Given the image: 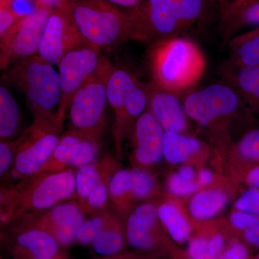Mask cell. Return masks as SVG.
<instances>
[{
	"instance_id": "obj_1",
	"label": "cell",
	"mask_w": 259,
	"mask_h": 259,
	"mask_svg": "<svg viewBox=\"0 0 259 259\" xmlns=\"http://www.w3.org/2000/svg\"><path fill=\"white\" fill-rule=\"evenodd\" d=\"M207 3V0H144L127 15L129 40L153 44L180 36L202 20Z\"/></svg>"
},
{
	"instance_id": "obj_2",
	"label": "cell",
	"mask_w": 259,
	"mask_h": 259,
	"mask_svg": "<svg viewBox=\"0 0 259 259\" xmlns=\"http://www.w3.org/2000/svg\"><path fill=\"white\" fill-rule=\"evenodd\" d=\"M152 82L175 94L187 91L205 71L203 53L187 37L173 36L153 42L148 52Z\"/></svg>"
},
{
	"instance_id": "obj_3",
	"label": "cell",
	"mask_w": 259,
	"mask_h": 259,
	"mask_svg": "<svg viewBox=\"0 0 259 259\" xmlns=\"http://www.w3.org/2000/svg\"><path fill=\"white\" fill-rule=\"evenodd\" d=\"M5 82L21 93L34 120H58L61 102L59 72L39 55L25 58L3 76Z\"/></svg>"
},
{
	"instance_id": "obj_4",
	"label": "cell",
	"mask_w": 259,
	"mask_h": 259,
	"mask_svg": "<svg viewBox=\"0 0 259 259\" xmlns=\"http://www.w3.org/2000/svg\"><path fill=\"white\" fill-rule=\"evenodd\" d=\"M83 40L102 49L129 40L128 18L102 0H76L69 10Z\"/></svg>"
},
{
	"instance_id": "obj_5",
	"label": "cell",
	"mask_w": 259,
	"mask_h": 259,
	"mask_svg": "<svg viewBox=\"0 0 259 259\" xmlns=\"http://www.w3.org/2000/svg\"><path fill=\"white\" fill-rule=\"evenodd\" d=\"M113 66L105 58L96 74L75 94L68 110L70 130L100 141L106 124L107 82Z\"/></svg>"
},
{
	"instance_id": "obj_6",
	"label": "cell",
	"mask_w": 259,
	"mask_h": 259,
	"mask_svg": "<svg viewBox=\"0 0 259 259\" xmlns=\"http://www.w3.org/2000/svg\"><path fill=\"white\" fill-rule=\"evenodd\" d=\"M51 10L37 5L0 35V69H9L18 61L37 55Z\"/></svg>"
},
{
	"instance_id": "obj_7",
	"label": "cell",
	"mask_w": 259,
	"mask_h": 259,
	"mask_svg": "<svg viewBox=\"0 0 259 259\" xmlns=\"http://www.w3.org/2000/svg\"><path fill=\"white\" fill-rule=\"evenodd\" d=\"M61 129L58 120H34L14 141L15 171L23 177L37 175L59 144Z\"/></svg>"
},
{
	"instance_id": "obj_8",
	"label": "cell",
	"mask_w": 259,
	"mask_h": 259,
	"mask_svg": "<svg viewBox=\"0 0 259 259\" xmlns=\"http://www.w3.org/2000/svg\"><path fill=\"white\" fill-rule=\"evenodd\" d=\"M105 59L101 49L84 42L67 53L58 64L61 95L58 120L61 125L75 94L96 74Z\"/></svg>"
},
{
	"instance_id": "obj_9",
	"label": "cell",
	"mask_w": 259,
	"mask_h": 259,
	"mask_svg": "<svg viewBox=\"0 0 259 259\" xmlns=\"http://www.w3.org/2000/svg\"><path fill=\"white\" fill-rule=\"evenodd\" d=\"M36 178L18 194L17 213L51 209L76 192V173L71 168L35 175Z\"/></svg>"
},
{
	"instance_id": "obj_10",
	"label": "cell",
	"mask_w": 259,
	"mask_h": 259,
	"mask_svg": "<svg viewBox=\"0 0 259 259\" xmlns=\"http://www.w3.org/2000/svg\"><path fill=\"white\" fill-rule=\"evenodd\" d=\"M241 97L234 88L213 83L194 92L184 102L187 116L204 125L233 115L241 104Z\"/></svg>"
},
{
	"instance_id": "obj_11",
	"label": "cell",
	"mask_w": 259,
	"mask_h": 259,
	"mask_svg": "<svg viewBox=\"0 0 259 259\" xmlns=\"http://www.w3.org/2000/svg\"><path fill=\"white\" fill-rule=\"evenodd\" d=\"M69 11H51L37 55L54 66L84 42Z\"/></svg>"
},
{
	"instance_id": "obj_12",
	"label": "cell",
	"mask_w": 259,
	"mask_h": 259,
	"mask_svg": "<svg viewBox=\"0 0 259 259\" xmlns=\"http://www.w3.org/2000/svg\"><path fill=\"white\" fill-rule=\"evenodd\" d=\"M146 90L148 111L165 132L182 134L187 127V114L176 94L158 88L153 82L146 85Z\"/></svg>"
},
{
	"instance_id": "obj_13",
	"label": "cell",
	"mask_w": 259,
	"mask_h": 259,
	"mask_svg": "<svg viewBox=\"0 0 259 259\" xmlns=\"http://www.w3.org/2000/svg\"><path fill=\"white\" fill-rule=\"evenodd\" d=\"M164 132L148 110L138 118L134 127V156L140 164L148 166L161 159Z\"/></svg>"
},
{
	"instance_id": "obj_14",
	"label": "cell",
	"mask_w": 259,
	"mask_h": 259,
	"mask_svg": "<svg viewBox=\"0 0 259 259\" xmlns=\"http://www.w3.org/2000/svg\"><path fill=\"white\" fill-rule=\"evenodd\" d=\"M138 81L139 79L130 70L113 66L107 82L108 104L115 113L113 136L117 151H120L121 142L126 133L125 118L127 97Z\"/></svg>"
},
{
	"instance_id": "obj_15",
	"label": "cell",
	"mask_w": 259,
	"mask_h": 259,
	"mask_svg": "<svg viewBox=\"0 0 259 259\" xmlns=\"http://www.w3.org/2000/svg\"><path fill=\"white\" fill-rule=\"evenodd\" d=\"M59 245L49 232L34 226L17 235L13 251L19 259H56Z\"/></svg>"
},
{
	"instance_id": "obj_16",
	"label": "cell",
	"mask_w": 259,
	"mask_h": 259,
	"mask_svg": "<svg viewBox=\"0 0 259 259\" xmlns=\"http://www.w3.org/2000/svg\"><path fill=\"white\" fill-rule=\"evenodd\" d=\"M86 136L74 131L63 135L49 161L42 167L38 174L56 172L67 169L77 156Z\"/></svg>"
},
{
	"instance_id": "obj_17",
	"label": "cell",
	"mask_w": 259,
	"mask_h": 259,
	"mask_svg": "<svg viewBox=\"0 0 259 259\" xmlns=\"http://www.w3.org/2000/svg\"><path fill=\"white\" fill-rule=\"evenodd\" d=\"M232 66H259V26L236 35L228 42Z\"/></svg>"
},
{
	"instance_id": "obj_18",
	"label": "cell",
	"mask_w": 259,
	"mask_h": 259,
	"mask_svg": "<svg viewBox=\"0 0 259 259\" xmlns=\"http://www.w3.org/2000/svg\"><path fill=\"white\" fill-rule=\"evenodd\" d=\"M230 79L241 99L259 112V66L234 67Z\"/></svg>"
},
{
	"instance_id": "obj_19",
	"label": "cell",
	"mask_w": 259,
	"mask_h": 259,
	"mask_svg": "<svg viewBox=\"0 0 259 259\" xmlns=\"http://www.w3.org/2000/svg\"><path fill=\"white\" fill-rule=\"evenodd\" d=\"M201 148L200 141L194 138L167 131L163 135V155L167 161L173 164L187 161L198 153Z\"/></svg>"
},
{
	"instance_id": "obj_20",
	"label": "cell",
	"mask_w": 259,
	"mask_h": 259,
	"mask_svg": "<svg viewBox=\"0 0 259 259\" xmlns=\"http://www.w3.org/2000/svg\"><path fill=\"white\" fill-rule=\"evenodd\" d=\"M20 113L18 104L5 85L0 87V138L1 141L13 139L18 133Z\"/></svg>"
},
{
	"instance_id": "obj_21",
	"label": "cell",
	"mask_w": 259,
	"mask_h": 259,
	"mask_svg": "<svg viewBox=\"0 0 259 259\" xmlns=\"http://www.w3.org/2000/svg\"><path fill=\"white\" fill-rule=\"evenodd\" d=\"M227 202L228 197L222 191H203L191 199L189 209L192 217L196 219L207 220L221 212Z\"/></svg>"
},
{
	"instance_id": "obj_22",
	"label": "cell",
	"mask_w": 259,
	"mask_h": 259,
	"mask_svg": "<svg viewBox=\"0 0 259 259\" xmlns=\"http://www.w3.org/2000/svg\"><path fill=\"white\" fill-rule=\"evenodd\" d=\"M158 218L175 241L183 243L190 236V223L175 204L164 203L158 208Z\"/></svg>"
},
{
	"instance_id": "obj_23",
	"label": "cell",
	"mask_w": 259,
	"mask_h": 259,
	"mask_svg": "<svg viewBox=\"0 0 259 259\" xmlns=\"http://www.w3.org/2000/svg\"><path fill=\"white\" fill-rule=\"evenodd\" d=\"M156 223L141 219L133 213L127 220L126 227V237L130 244L138 249L152 248L154 244L153 229Z\"/></svg>"
},
{
	"instance_id": "obj_24",
	"label": "cell",
	"mask_w": 259,
	"mask_h": 259,
	"mask_svg": "<svg viewBox=\"0 0 259 259\" xmlns=\"http://www.w3.org/2000/svg\"><path fill=\"white\" fill-rule=\"evenodd\" d=\"M83 212L81 205L76 202H66L54 206L44 214L35 226L46 230L51 235L65 226L78 213Z\"/></svg>"
},
{
	"instance_id": "obj_25",
	"label": "cell",
	"mask_w": 259,
	"mask_h": 259,
	"mask_svg": "<svg viewBox=\"0 0 259 259\" xmlns=\"http://www.w3.org/2000/svg\"><path fill=\"white\" fill-rule=\"evenodd\" d=\"M94 250L98 254L112 255L119 253L124 245V237L114 218L94 240Z\"/></svg>"
},
{
	"instance_id": "obj_26",
	"label": "cell",
	"mask_w": 259,
	"mask_h": 259,
	"mask_svg": "<svg viewBox=\"0 0 259 259\" xmlns=\"http://www.w3.org/2000/svg\"><path fill=\"white\" fill-rule=\"evenodd\" d=\"M222 23L228 37L244 27L259 26V0L240 8L233 14L223 19Z\"/></svg>"
},
{
	"instance_id": "obj_27",
	"label": "cell",
	"mask_w": 259,
	"mask_h": 259,
	"mask_svg": "<svg viewBox=\"0 0 259 259\" xmlns=\"http://www.w3.org/2000/svg\"><path fill=\"white\" fill-rule=\"evenodd\" d=\"M105 173V170H102L94 163L78 168L76 173V192L81 201L80 205H82Z\"/></svg>"
},
{
	"instance_id": "obj_28",
	"label": "cell",
	"mask_w": 259,
	"mask_h": 259,
	"mask_svg": "<svg viewBox=\"0 0 259 259\" xmlns=\"http://www.w3.org/2000/svg\"><path fill=\"white\" fill-rule=\"evenodd\" d=\"M224 240L221 236L207 240L196 238L191 241L188 247L191 259H218L222 251Z\"/></svg>"
},
{
	"instance_id": "obj_29",
	"label": "cell",
	"mask_w": 259,
	"mask_h": 259,
	"mask_svg": "<svg viewBox=\"0 0 259 259\" xmlns=\"http://www.w3.org/2000/svg\"><path fill=\"white\" fill-rule=\"evenodd\" d=\"M194 170L191 166L181 168L168 179V187L171 194L187 196L198 190L199 184L194 182Z\"/></svg>"
},
{
	"instance_id": "obj_30",
	"label": "cell",
	"mask_w": 259,
	"mask_h": 259,
	"mask_svg": "<svg viewBox=\"0 0 259 259\" xmlns=\"http://www.w3.org/2000/svg\"><path fill=\"white\" fill-rule=\"evenodd\" d=\"M133 171L118 170L114 174L109 184L110 197L112 202L119 205L126 196L132 194Z\"/></svg>"
},
{
	"instance_id": "obj_31",
	"label": "cell",
	"mask_w": 259,
	"mask_h": 259,
	"mask_svg": "<svg viewBox=\"0 0 259 259\" xmlns=\"http://www.w3.org/2000/svg\"><path fill=\"white\" fill-rule=\"evenodd\" d=\"M112 218L110 214H100L93 219L84 221L76 235V241L81 245L93 243L97 235L109 224Z\"/></svg>"
},
{
	"instance_id": "obj_32",
	"label": "cell",
	"mask_w": 259,
	"mask_h": 259,
	"mask_svg": "<svg viewBox=\"0 0 259 259\" xmlns=\"http://www.w3.org/2000/svg\"><path fill=\"white\" fill-rule=\"evenodd\" d=\"M107 174L105 173L103 178L99 182L98 185L92 191L88 198L81 205L82 210L84 209L87 212H95V211L101 210L106 207L110 197L109 191V184L110 181L107 180Z\"/></svg>"
},
{
	"instance_id": "obj_33",
	"label": "cell",
	"mask_w": 259,
	"mask_h": 259,
	"mask_svg": "<svg viewBox=\"0 0 259 259\" xmlns=\"http://www.w3.org/2000/svg\"><path fill=\"white\" fill-rule=\"evenodd\" d=\"M237 151L245 161L259 163V128L247 133L238 142Z\"/></svg>"
},
{
	"instance_id": "obj_34",
	"label": "cell",
	"mask_w": 259,
	"mask_h": 259,
	"mask_svg": "<svg viewBox=\"0 0 259 259\" xmlns=\"http://www.w3.org/2000/svg\"><path fill=\"white\" fill-rule=\"evenodd\" d=\"M100 141L86 136L77 156L72 162L71 167H80L93 164L98 156Z\"/></svg>"
},
{
	"instance_id": "obj_35",
	"label": "cell",
	"mask_w": 259,
	"mask_h": 259,
	"mask_svg": "<svg viewBox=\"0 0 259 259\" xmlns=\"http://www.w3.org/2000/svg\"><path fill=\"white\" fill-rule=\"evenodd\" d=\"M155 180L147 172L133 171L132 194L136 198H146L155 189Z\"/></svg>"
},
{
	"instance_id": "obj_36",
	"label": "cell",
	"mask_w": 259,
	"mask_h": 259,
	"mask_svg": "<svg viewBox=\"0 0 259 259\" xmlns=\"http://www.w3.org/2000/svg\"><path fill=\"white\" fill-rule=\"evenodd\" d=\"M236 207L238 210L259 217V190L251 187L245 191L236 201Z\"/></svg>"
},
{
	"instance_id": "obj_37",
	"label": "cell",
	"mask_w": 259,
	"mask_h": 259,
	"mask_svg": "<svg viewBox=\"0 0 259 259\" xmlns=\"http://www.w3.org/2000/svg\"><path fill=\"white\" fill-rule=\"evenodd\" d=\"M23 15L18 13L11 3L0 2V35L11 28Z\"/></svg>"
},
{
	"instance_id": "obj_38",
	"label": "cell",
	"mask_w": 259,
	"mask_h": 259,
	"mask_svg": "<svg viewBox=\"0 0 259 259\" xmlns=\"http://www.w3.org/2000/svg\"><path fill=\"white\" fill-rule=\"evenodd\" d=\"M15 147L14 142L1 141L0 143V175H5L14 163Z\"/></svg>"
},
{
	"instance_id": "obj_39",
	"label": "cell",
	"mask_w": 259,
	"mask_h": 259,
	"mask_svg": "<svg viewBox=\"0 0 259 259\" xmlns=\"http://www.w3.org/2000/svg\"><path fill=\"white\" fill-rule=\"evenodd\" d=\"M258 218L250 213L238 210L231 214V222L235 228L245 231L251 226Z\"/></svg>"
},
{
	"instance_id": "obj_40",
	"label": "cell",
	"mask_w": 259,
	"mask_h": 259,
	"mask_svg": "<svg viewBox=\"0 0 259 259\" xmlns=\"http://www.w3.org/2000/svg\"><path fill=\"white\" fill-rule=\"evenodd\" d=\"M117 10H120L126 15H128L134 11L140 5L144 3V0H102Z\"/></svg>"
},
{
	"instance_id": "obj_41",
	"label": "cell",
	"mask_w": 259,
	"mask_h": 259,
	"mask_svg": "<svg viewBox=\"0 0 259 259\" xmlns=\"http://www.w3.org/2000/svg\"><path fill=\"white\" fill-rule=\"evenodd\" d=\"M37 5L46 7L51 11H69L76 0H36Z\"/></svg>"
},
{
	"instance_id": "obj_42",
	"label": "cell",
	"mask_w": 259,
	"mask_h": 259,
	"mask_svg": "<svg viewBox=\"0 0 259 259\" xmlns=\"http://www.w3.org/2000/svg\"><path fill=\"white\" fill-rule=\"evenodd\" d=\"M247 250L244 245L236 243L220 255L218 259H246Z\"/></svg>"
},
{
	"instance_id": "obj_43",
	"label": "cell",
	"mask_w": 259,
	"mask_h": 259,
	"mask_svg": "<svg viewBox=\"0 0 259 259\" xmlns=\"http://www.w3.org/2000/svg\"><path fill=\"white\" fill-rule=\"evenodd\" d=\"M255 0H232L227 4L224 9L222 10V19L227 18L233 13L243 8L245 5L253 3Z\"/></svg>"
},
{
	"instance_id": "obj_44",
	"label": "cell",
	"mask_w": 259,
	"mask_h": 259,
	"mask_svg": "<svg viewBox=\"0 0 259 259\" xmlns=\"http://www.w3.org/2000/svg\"><path fill=\"white\" fill-rule=\"evenodd\" d=\"M244 238L250 244L259 245V218L251 226L245 230Z\"/></svg>"
},
{
	"instance_id": "obj_45",
	"label": "cell",
	"mask_w": 259,
	"mask_h": 259,
	"mask_svg": "<svg viewBox=\"0 0 259 259\" xmlns=\"http://www.w3.org/2000/svg\"><path fill=\"white\" fill-rule=\"evenodd\" d=\"M246 182L250 187L259 190V165L253 167L248 171Z\"/></svg>"
},
{
	"instance_id": "obj_46",
	"label": "cell",
	"mask_w": 259,
	"mask_h": 259,
	"mask_svg": "<svg viewBox=\"0 0 259 259\" xmlns=\"http://www.w3.org/2000/svg\"><path fill=\"white\" fill-rule=\"evenodd\" d=\"M213 180L212 172L207 169L202 170L199 174V184L202 186L208 185Z\"/></svg>"
},
{
	"instance_id": "obj_47",
	"label": "cell",
	"mask_w": 259,
	"mask_h": 259,
	"mask_svg": "<svg viewBox=\"0 0 259 259\" xmlns=\"http://www.w3.org/2000/svg\"><path fill=\"white\" fill-rule=\"evenodd\" d=\"M218 1L219 3L220 6H221V10L224 9L225 7L228 3V0H218Z\"/></svg>"
},
{
	"instance_id": "obj_48",
	"label": "cell",
	"mask_w": 259,
	"mask_h": 259,
	"mask_svg": "<svg viewBox=\"0 0 259 259\" xmlns=\"http://www.w3.org/2000/svg\"><path fill=\"white\" fill-rule=\"evenodd\" d=\"M13 0H0V2H4V3H12Z\"/></svg>"
},
{
	"instance_id": "obj_49",
	"label": "cell",
	"mask_w": 259,
	"mask_h": 259,
	"mask_svg": "<svg viewBox=\"0 0 259 259\" xmlns=\"http://www.w3.org/2000/svg\"><path fill=\"white\" fill-rule=\"evenodd\" d=\"M56 259H59V258H56Z\"/></svg>"
},
{
	"instance_id": "obj_50",
	"label": "cell",
	"mask_w": 259,
	"mask_h": 259,
	"mask_svg": "<svg viewBox=\"0 0 259 259\" xmlns=\"http://www.w3.org/2000/svg\"><path fill=\"white\" fill-rule=\"evenodd\" d=\"M258 259H259V258Z\"/></svg>"
}]
</instances>
